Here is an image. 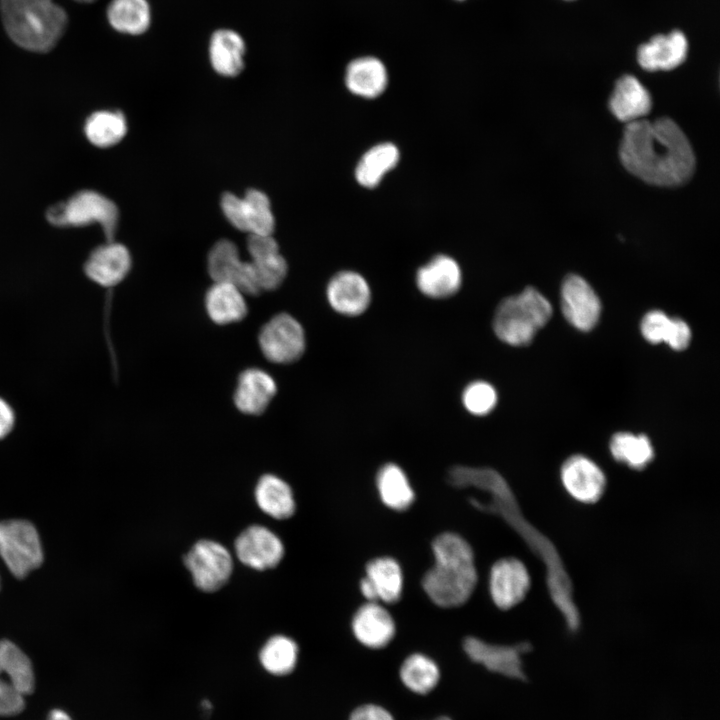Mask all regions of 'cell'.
<instances>
[{
  "mask_svg": "<svg viewBox=\"0 0 720 720\" xmlns=\"http://www.w3.org/2000/svg\"><path fill=\"white\" fill-rule=\"evenodd\" d=\"M245 295L229 282H214L207 290L204 304L209 318L218 325L239 322L248 313Z\"/></svg>",
  "mask_w": 720,
  "mask_h": 720,
  "instance_id": "25",
  "label": "cell"
},
{
  "mask_svg": "<svg viewBox=\"0 0 720 720\" xmlns=\"http://www.w3.org/2000/svg\"><path fill=\"white\" fill-rule=\"evenodd\" d=\"M347 720H395L393 714L384 706L376 703H364L355 707Z\"/></svg>",
  "mask_w": 720,
  "mask_h": 720,
  "instance_id": "39",
  "label": "cell"
},
{
  "mask_svg": "<svg viewBox=\"0 0 720 720\" xmlns=\"http://www.w3.org/2000/svg\"><path fill=\"white\" fill-rule=\"evenodd\" d=\"M238 559L256 570L270 569L278 565L284 554L280 539L269 529L253 525L245 529L235 541Z\"/></svg>",
  "mask_w": 720,
  "mask_h": 720,
  "instance_id": "13",
  "label": "cell"
},
{
  "mask_svg": "<svg viewBox=\"0 0 720 720\" xmlns=\"http://www.w3.org/2000/svg\"><path fill=\"white\" fill-rule=\"evenodd\" d=\"M106 15L114 30L133 36L148 30L152 16L147 0H111Z\"/></svg>",
  "mask_w": 720,
  "mask_h": 720,
  "instance_id": "30",
  "label": "cell"
},
{
  "mask_svg": "<svg viewBox=\"0 0 720 720\" xmlns=\"http://www.w3.org/2000/svg\"><path fill=\"white\" fill-rule=\"evenodd\" d=\"M75 1L81 2V3H91V2H94V1H96V0H75Z\"/></svg>",
  "mask_w": 720,
  "mask_h": 720,
  "instance_id": "43",
  "label": "cell"
},
{
  "mask_svg": "<svg viewBox=\"0 0 720 720\" xmlns=\"http://www.w3.org/2000/svg\"><path fill=\"white\" fill-rule=\"evenodd\" d=\"M35 686L32 664L13 642L0 641V716H13L25 707Z\"/></svg>",
  "mask_w": 720,
  "mask_h": 720,
  "instance_id": "6",
  "label": "cell"
},
{
  "mask_svg": "<svg viewBox=\"0 0 720 720\" xmlns=\"http://www.w3.org/2000/svg\"><path fill=\"white\" fill-rule=\"evenodd\" d=\"M207 269L214 282H229L244 295L260 293L252 263L243 261L237 246L228 239L217 241L207 257Z\"/></svg>",
  "mask_w": 720,
  "mask_h": 720,
  "instance_id": "11",
  "label": "cell"
},
{
  "mask_svg": "<svg viewBox=\"0 0 720 720\" xmlns=\"http://www.w3.org/2000/svg\"><path fill=\"white\" fill-rule=\"evenodd\" d=\"M399 678L406 689L414 694L431 693L441 680L438 664L423 653L408 655L400 665Z\"/></svg>",
  "mask_w": 720,
  "mask_h": 720,
  "instance_id": "31",
  "label": "cell"
},
{
  "mask_svg": "<svg viewBox=\"0 0 720 720\" xmlns=\"http://www.w3.org/2000/svg\"><path fill=\"white\" fill-rule=\"evenodd\" d=\"M688 54V40L680 30L659 34L639 46L637 61L647 71H668L680 66Z\"/></svg>",
  "mask_w": 720,
  "mask_h": 720,
  "instance_id": "18",
  "label": "cell"
},
{
  "mask_svg": "<svg viewBox=\"0 0 720 720\" xmlns=\"http://www.w3.org/2000/svg\"><path fill=\"white\" fill-rule=\"evenodd\" d=\"M265 358L276 364H290L304 354L305 332L300 322L288 313H279L264 324L258 335Z\"/></svg>",
  "mask_w": 720,
  "mask_h": 720,
  "instance_id": "8",
  "label": "cell"
},
{
  "mask_svg": "<svg viewBox=\"0 0 720 720\" xmlns=\"http://www.w3.org/2000/svg\"><path fill=\"white\" fill-rule=\"evenodd\" d=\"M398 148L389 142L380 143L366 151L355 168L357 182L366 188L376 187L384 175L399 162Z\"/></svg>",
  "mask_w": 720,
  "mask_h": 720,
  "instance_id": "32",
  "label": "cell"
},
{
  "mask_svg": "<svg viewBox=\"0 0 720 720\" xmlns=\"http://www.w3.org/2000/svg\"><path fill=\"white\" fill-rule=\"evenodd\" d=\"M551 315L549 301L536 289L527 287L500 302L494 314L493 330L506 344L527 345Z\"/></svg>",
  "mask_w": 720,
  "mask_h": 720,
  "instance_id": "4",
  "label": "cell"
},
{
  "mask_svg": "<svg viewBox=\"0 0 720 720\" xmlns=\"http://www.w3.org/2000/svg\"><path fill=\"white\" fill-rule=\"evenodd\" d=\"M255 499L263 512L278 520L287 519L295 512L290 486L272 474H265L259 479Z\"/></svg>",
  "mask_w": 720,
  "mask_h": 720,
  "instance_id": "29",
  "label": "cell"
},
{
  "mask_svg": "<svg viewBox=\"0 0 720 720\" xmlns=\"http://www.w3.org/2000/svg\"><path fill=\"white\" fill-rule=\"evenodd\" d=\"M194 584L204 592H215L226 584L233 562L229 551L211 540L196 542L184 557Z\"/></svg>",
  "mask_w": 720,
  "mask_h": 720,
  "instance_id": "9",
  "label": "cell"
},
{
  "mask_svg": "<svg viewBox=\"0 0 720 720\" xmlns=\"http://www.w3.org/2000/svg\"><path fill=\"white\" fill-rule=\"evenodd\" d=\"M351 626L356 640L370 649L386 647L396 633L392 616L376 602L362 605L354 614Z\"/></svg>",
  "mask_w": 720,
  "mask_h": 720,
  "instance_id": "22",
  "label": "cell"
},
{
  "mask_svg": "<svg viewBox=\"0 0 720 720\" xmlns=\"http://www.w3.org/2000/svg\"><path fill=\"white\" fill-rule=\"evenodd\" d=\"M326 296L334 311L354 317L364 313L371 302L366 279L355 271H340L328 282Z\"/></svg>",
  "mask_w": 720,
  "mask_h": 720,
  "instance_id": "16",
  "label": "cell"
},
{
  "mask_svg": "<svg viewBox=\"0 0 720 720\" xmlns=\"http://www.w3.org/2000/svg\"><path fill=\"white\" fill-rule=\"evenodd\" d=\"M461 284L460 266L448 255L435 256L416 273V285L420 292L434 299L453 296L460 289Z\"/></svg>",
  "mask_w": 720,
  "mask_h": 720,
  "instance_id": "21",
  "label": "cell"
},
{
  "mask_svg": "<svg viewBox=\"0 0 720 720\" xmlns=\"http://www.w3.org/2000/svg\"><path fill=\"white\" fill-rule=\"evenodd\" d=\"M131 264L130 253L124 245L107 241L92 251L84 271L88 278L98 285L113 287L127 276Z\"/></svg>",
  "mask_w": 720,
  "mask_h": 720,
  "instance_id": "19",
  "label": "cell"
},
{
  "mask_svg": "<svg viewBox=\"0 0 720 720\" xmlns=\"http://www.w3.org/2000/svg\"><path fill=\"white\" fill-rule=\"evenodd\" d=\"M562 483L576 500L593 503L603 494L606 478L602 470L589 458L574 455L561 468Z\"/></svg>",
  "mask_w": 720,
  "mask_h": 720,
  "instance_id": "17",
  "label": "cell"
},
{
  "mask_svg": "<svg viewBox=\"0 0 720 720\" xmlns=\"http://www.w3.org/2000/svg\"><path fill=\"white\" fill-rule=\"evenodd\" d=\"M221 209L231 225L249 235H272L274 231L270 200L260 190L250 189L243 198L225 193L221 198Z\"/></svg>",
  "mask_w": 720,
  "mask_h": 720,
  "instance_id": "10",
  "label": "cell"
},
{
  "mask_svg": "<svg viewBox=\"0 0 720 720\" xmlns=\"http://www.w3.org/2000/svg\"><path fill=\"white\" fill-rule=\"evenodd\" d=\"M47 220L59 227H81L99 224L107 241H113L119 220V211L113 201L102 194L85 190L50 207Z\"/></svg>",
  "mask_w": 720,
  "mask_h": 720,
  "instance_id": "5",
  "label": "cell"
},
{
  "mask_svg": "<svg viewBox=\"0 0 720 720\" xmlns=\"http://www.w3.org/2000/svg\"><path fill=\"white\" fill-rule=\"evenodd\" d=\"M276 392V382L269 373L248 368L238 377L233 400L240 412L256 416L267 409Z\"/></svg>",
  "mask_w": 720,
  "mask_h": 720,
  "instance_id": "23",
  "label": "cell"
},
{
  "mask_svg": "<svg viewBox=\"0 0 720 720\" xmlns=\"http://www.w3.org/2000/svg\"><path fill=\"white\" fill-rule=\"evenodd\" d=\"M613 457L634 469H642L653 458L654 451L645 435L628 432L616 433L610 441Z\"/></svg>",
  "mask_w": 720,
  "mask_h": 720,
  "instance_id": "37",
  "label": "cell"
},
{
  "mask_svg": "<svg viewBox=\"0 0 720 720\" xmlns=\"http://www.w3.org/2000/svg\"><path fill=\"white\" fill-rule=\"evenodd\" d=\"M247 250L251 256L260 291H273L281 286L288 273V264L279 252L272 235L250 234Z\"/></svg>",
  "mask_w": 720,
  "mask_h": 720,
  "instance_id": "14",
  "label": "cell"
},
{
  "mask_svg": "<svg viewBox=\"0 0 720 720\" xmlns=\"http://www.w3.org/2000/svg\"><path fill=\"white\" fill-rule=\"evenodd\" d=\"M245 42L231 29L215 31L209 42V59L214 71L225 77L237 76L244 67Z\"/></svg>",
  "mask_w": 720,
  "mask_h": 720,
  "instance_id": "26",
  "label": "cell"
},
{
  "mask_svg": "<svg viewBox=\"0 0 720 720\" xmlns=\"http://www.w3.org/2000/svg\"><path fill=\"white\" fill-rule=\"evenodd\" d=\"M15 424V413L10 404L0 397V439L6 437Z\"/></svg>",
  "mask_w": 720,
  "mask_h": 720,
  "instance_id": "40",
  "label": "cell"
},
{
  "mask_svg": "<svg viewBox=\"0 0 720 720\" xmlns=\"http://www.w3.org/2000/svg\"><path fill=\"white\" fill-rule=\"evenodd\" d=\"M529 586V574L521 561L504 558L492 566L489 589L498 608L509 609L517 605L527 594Z\"/></svg>",
  "mask_w": 720,
  "mask_h": 720,
  "instance_id": "15",
  "label": "cell"
},
{
  "mask_svg": "<svg viewBox=\"0 0 720 720\" xmlns=\"http://www.w3.org/2000/svg\"><path fill=\"white\" fill-rule=\"evenodd\" d=\"M497 399L495 388L482 380L469 383L462 393V403L465 409L475 416L489 414L495 408Z\"/></svg>",
  "mask_w": 720,
  "mask_h": 720,
  "instance_id": "38",
  "label": "cell"
},
{
  "mask_svg": "<svg viewBox=\"0 0 720 720\" xmlns=\"http://www.w3.org/2000/svg\"><path fill=\"white\" fill-rule=\"evenodd\" d=\"M619 155L630 173L656 186L681 185L695 169L689 140L672 119L665 117L627 124Z\"/></svg>",
  "mask_w": 720,
  "mask_h": 720,
  "instance_id": "1",
  "label": "cell"
},
{
  "mask_svg": "<svg viewBox=\"0 0 720 720\" xmlns=\"http://www.w3.org/2000/svg\"><path fill=\"white\" fill-rule=\"evenodd\" d=\"M0 556L18 578L39 567L43 561V550L34 525L21 519L1 521Z\"/></svg>",
  "mask_w": 720,
  "mask_h": 720,
  "instance_id": "7",
  "label": "cell"
},
{
  "mask_svg": "<svg viewBox=\"0 0 720 720\" xmlns=\"http://www.w3.org/2000/svg\"><path fill=\"white\" fill-rule=\"evenodd\" d=\"M0 15L9 38L35 53L52 50L68 24L66 11L53 0H0Z\"/></svg>",
  "mask_w": 720,
  "mask_h": 720,
  "instance_id": "3",
  "label": "cell"
},
{
  "mask_svg": "<svg viewBox=\"0 0 720 720\" xmlns=\"http://www.w3.org/2000/svg\"><path fill=\"white\" fill-rule=\"evenodd\" d=\"M84 131L93 145L100 148L111 147L126 135V118L120 111H97L87 118Z\"/></svg>",
  "mask_w": 720,
  "mask_h": 720,
  "instance_id": "35",
  "label": "cell"
},
{
  "mask_svg": "<svg viewBox=\"0 0 720 720\" xmlns=\"http://www.w3.org/2000/svg\"><path fill=\"white\" fill-rule=\"evenodd\" d=\"M387 83V70L375 57L356 58L346 68L345 84L357 96L376 98L385 91Z\"/></svg>",
  "mask_w": 720,
  "mask_h": 720,
  "instance_id": "27",
  "label": "cell"
},
{
  "mask_svg": "<svg viewBox=\"0 0 720 720\" xmlns=\"http://www.w3.org/2000/svg\"><path fill=\"white\" fill-rule=\"evenodd\" d=\"M652 106L651 96L642 83L632 75H624L616 82L609 100L613 115L626 124L644 119Z\"/></svg>",
  "mask_w": 720,
  "mask_h": 720,
  "instance_id": "24",
  "label": "cell"
},
{
  "mask_svg": "<svg viewBox=\"0 0 720 720\" xmlns=\"http://www.w3.org/2000/svg\"><path fill=\"white\" fill-rule=\"evenodd\" d=\"M376 483L382 502L391 509L405 510L415 499L406 474L394 463H388L380 468Z\"/></svg>",
  "mask_w": 720,
  "mask_h": 720,
  "instance_id": "34",
  "label": "cell"
},
{
  "mask_svg": "<svg viewBox=\"0 0 720 720\" xmlns=\"http://www.w3.org/2000/svg\"><path fill=\"white\" fill-rule=\"evenodd\" d=\"M643 337L654 344L666 342L675 350L685 349L691 339V330L686 322L669 318L664 312L653 310L641 321Z\"/></svg>",
  "mask_w": 720,
  "mask_h": 720,
  "instance_id": "28",
  "label": "cell"
},
{
  "mask_svg": "<svg viewBox=\"0 0 720 720\" xmlns=\"http://www.w3.org/2000/svg\"><path fill=\"white\" fill-rule=\"evenodd\" d=\"M366 578L371 583L377 601L395 603L402 593L403 575L398 562L390 557H379L368 562Z\"/></svg>",
  "mask_w": 720,
  "mask_h": 720,
  "instance_id": "33",
  "label": "cell"
},
{
  "mask_svg": "<svg viewBox=\"0 0 720 720\" xmlns=\"http://www.w3.org/2000/svg\"><path fill=\"white\" fill-rule=\"evenodd\" d=\"M432 549L435 563L424 575V591L440 607L464 604L477 583L471 546L461 536L446 532L434 539Z\"/></svg>",
  "mask_w": 720,
  "mask_h": 720,
  "instance_id": "2",
  "label": "cell"
},
{
  "mask_svg": "<svg viewBox=\"0 0 720 720\" xmlns=\"http://www.w3.org/2000/svg\"><path fill=\"white\" fill-rule=\"evenodd\" d=\"M48 720H71V718L61 710H53L49 714Z\"/></svg>",
  "mask_w": 720,
  "mask_h": 720,
  "instance_id": "41",
  "label": "cell"
},
{
  "mask_svg": "<svg viewBox=\"0 0 720 720\" xmlns=\"http://www.w3.org/2000/svg\"><path fill=\"white\" fill-rule=\"evenodd\" d=\"M259 660L268 673L275 676L288 675L296 668L298 646L289 637L273 636L261 648Z\"/></svg>",
  "mask_w": 720,
  "mask_h": 720,
  "instance_id": "36",
  "label": "cell"
},
{
  "mask_svg": "<svg viewBox=\"0 0 720 720\" xmlns=\"http://www.w3.org/2000/svg\"><path fill=\"white\" fill-rule=\"evenodd\" d=\"M434 720H452L449 716L441 715L435 718Z\"/></svg>",
  "mask_w": 720,
  "mask_h": 720,
  "instance_id": "42",
  "label": "cell"
},
{
  "mask_svg": "<svg viewBox=\"0 0 720 720\" xmlns=\"http://www.w3.org/2000/svg\"><path fill=\"white\" fill-rule=\"evenodd\" d=\"M463 649L473 662L484 666L487 670L500 675L525 679L520 660L522 647H506L487 643L479 638L469 636L464 639Z\"/></svg>",
  "mask_w": 720,
  "mask_h": 720,
  "instance_id": "20",
  "label": "cell"
},
{
  "mask_svg": "<svg viewBox=\"0 0 720 720\" xmlns=\"http://www.w3.org/2000/svg\"><path fill=\"white\" fill-rule=\"evenodd\" d=\"M561 305L566 320L581 331L591 330L599 320L600 300L587 281L578 275L565 278Z\"/></svg>",
  "mask_w": 720,
  "mask_h": 720,
  "instance_id": "12",
  "label": "cell"
}]
</instances>
